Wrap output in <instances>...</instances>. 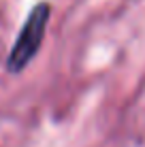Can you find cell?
I'll return each instance as SVG.
<instances>
[{"label":"cell","mask_w":145,"mask_h":147,"mask_svg":"<svg viewBox=\"0 0 145 147\" xmlns=\"http://www.w3.org/2000/svg\"><path fill=\"white\" fill-rule=\"evenodd\" d=\"M49 17H51V4L47 0H41L38 4H34L30 9L26 22H24V26L7 55V70L11 75H19L36 58L49 26Z\"/></svg>","instance_id":"cell-1"}]
</instances>
